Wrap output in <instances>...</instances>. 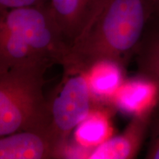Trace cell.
<instances>
[{
	"label": "cell",
	"instance_id": "cell-1",
	"mask_svg": "<svg viewBox=\"0 0 159 159\" xmlns=\"http://www.w3.org/2000/svg\"><path fill=\"white\" fill-rule=\"evenodd\" d=\"M153 14L152 0H97L84 30L70 46L66 75L85 73L110 61L123 67L135 56Z\"/></svg>",
	"mask_w": 159,
	"mask_h": 159
},
{
	"label": "cell",
	"instance_id": "cell-2",
	"mask_svg": "<svg viewBox=\"0 0 159 159\" xmlns=\"http://www.w3.org/2000/svg\"><path fill=\"white\" fill-rule=\"evenodd\" d=\"M69 48L49 5L0 13V74L25 66H62Z\"/></svg>",
	"mask_w": 159,
	"mask_h": 159
},
{
	"label": "cell",
	"instance_id": "cell-3",
	"mask_svg": "<svg viewBox=\"0 0 159 159\" xmlns=\"http://www.w3.org/2000/svg\"><path fill=\"white\" fill-rule=\"evenodd\" d=\"M47 69L25 66L0 74V136L48 128L49 105L43 91Z\"/></svg>",
	"mask_w": 159,
	"mask_h": 159
},
{
	"label": "cell",
	"instance_id": "cell-4",
	"mask_svg": "<svg viewBox=\"0 0 159 159\" xmlns=\"http://www.w3.org/2000/svg\"><path fill=\"white\" fill-rule=\"evenodd\" d=\"M66 75V79L58 93L49 103V130L63 150L71 133L94 110L93 97L85 73Z\"/></svg>",
	"mask_w": 159,
	"mask_h": 159
},
{
	"label": "cell",
	"instance_id": "cell-5",
	"mask_svg": "<svg viewBox=\"0 0 159 159\" xmlns=\"http://www.w3.org/2000/svg\"><path fill=\"white\" fill-rule=\"evenodd\" d=\"M62 151L48 128L0 136V159L61 158Z\"/></svg>",
	"mask_w": 159,
	"mask_h": 159
},
{
	"label": "cell",
	"instance_id": "cell-6",
	"mask_svg": "<svg viewBox=\"0 0 159 159\" xmlns=\"http://www.w3.org/2000/svg\"><path fill=\"white\" fill-rule=\"evenodd\" d=\"M155 110L135 115L124 132L111 137L91 148L88 159H131L136 158L148 136Z\"/></svg>",
	"mask_w": 159,
	"mask_h": 159
},
{
	"label": "cell",
	"instance_id": "cell-7",
	"mask_svg": "<svg viewBox=\"0 0 159 159\" xmlns=\"http://www.w3.org/2000/svg\"><path fill=\"white\" fill-rule=\"evenodd\" d=\"M97 0H49V7L69 47L90 19Z\"/></svg>",
	"mask_w": 159,
	"mask_h": 159
},
{
	"label": "cell",
	"instance_id": "cell-8",
	"mask_svg": "<svg viewBox=\"0 0 159 159\" xmlns=\"http://www.w3.org/2000/svg\"><path fill=\"white\" fill-rule=\"evenodd\" d=\"M158 96V85L151 80L140 76L138 79L123 83L113 100L121 110L135 116L155 110Z\"/></svg>",
	"mask_w": 159,
	"mask_h": 159
},
{
	"label": "cell",
	"instance_id": "cell-9",
	"mask_svg": "<svg viewBox=\"0 0 159 159\" xmlns=\"http://www.w3.org/2000/svg\"><path fill=\"white\" fill-rule=\"evenodd\" d=\"M122 68L113 61H102L85 72L93 99H113L123 83Z\"/></svg>",
	"mask_w": 159,
	"mask_h": 159
},
{
	"label": "cell",
	"instance_id": "cell-10",
	"mask_svg": "<svg viewBox=\"0 0 159 159\" xmlns=\"http://www.w3.org/2000/svg\"><path fill=\"white\" fill-rule=\"evenodd\" d=\"M135 56L140 76L153 81L159 91V22L152 17ZM156 110H159V96Z\"/></svg>",
	"mask_w": 159,
	"mask_h": 159
},
{
	"label": "cell",
	"instance_id": "cell-11",
	"mask_svg": "<svg viewBox=\"0 0 159 159\" xmlns=\"http://www.w3.org/2000/svg\"><path fill=\"white\" fill-rule=\"evenodd\" d=\"M111 127L108 117L94 109L76 128L75 139L79 146L94 148L109 139Z\"/></svg>",
	"mask_w": 159,
	"mask_h": 159
},
{
	"label": "cell",
	"instance_id": "cell-12",
	"mask_svg": "<svg viewBox=\"0 0 159 159\" xmlns=\"http://www.w3.org/2000/svg\"><path fill=\"white\" fill-rule=\"evenodd\" d=\"M145 158L159 159V110L155 109L150 125Z\"/></svg>",
	"mask_w": 159,
	"mask_h": 159
},
{
	"label": "cell",
	"instance_id": "cell-13",
	"mask_svg": "<svg viewBox=\"0 0 159 159\" xmlns=\"http://www.w3.org/2000/svg\"><path fill=\"white\" fill-rule=\"evenodd\" d=\"M48 5L49 0H0V13L19 7Z\"/></svg>",
	"mask_w": 159,
	"mask_h": 159
},
{
	"label": "cell",
	"instance_id": "cell-14",
	"mask_svg": "<svg viewBox=\"0 0 159 159\" xmlns=\"http://www.w3.org/2000/svg\"><path fill=\"white\" fill-rule=\"evenodd\" d=\"M152 7H153V14L152 18L159 21V0H152Z\"/></svg>",
	"mask_w": 159,
	"mask_h": 159
},
{
	"label": "cell",
	"instance_id": "cell-15",
	"mask_svg": "<svg viewBox=\"0 0 159 159\" xmlns=\"http://www.w3.org/2000/svg\"><path fill=\"white\" fill-rule=\"evenodd\" d=\"M155 20H156V19H155ZM156 21H158V22H159V21H158V20H156Z\"/></svg>",
	"mask_w": 159,
	"mask_h": 159
}]
</instances>
